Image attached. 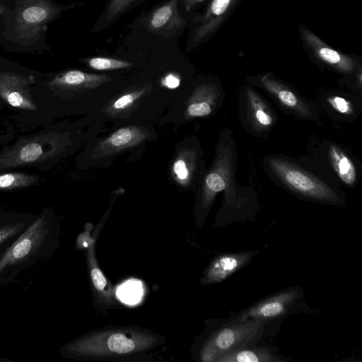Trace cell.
<instances>
[{"instance_id": "cell-1", "label": "cell", "mask_w": 362, "mask_h": 362, "mask_svg": "<svg viewBox=\"0 0 362 362\" xmlns=\"http://www.w3.org/2000/svg\"><path fill=\"white\" fill-rule=\"evenodd\" d=\"M59 226L50 210L45 209L0 255V286L51 257L59 245Z\"/></svg>"}, {"instance_id": "cell-2", "label": "cell", "mask_w": 362, "mask_h": 362, "mask_svg": "<svg viewBox=\"0 0 362 362\" xmlns=\"http://www.w3.org/2000/svg\"><path fill=\"white\" fill-rule=\"evenodd\" d=\"M162 342L161 337L144 329L122 327L95 331L76 339L59 349L64 357L112 359L135 356Z\"/></svg>"}, {"instance_id": "cell-3", "label": "cell", "mask_w": 362, "mask_h": 362, "mask_svg": "<svg viewBox=\"0 0 362 362\" xmlns=\"http://www.w3.org/2000/svg\"><path fill=\"white\" fill-rule=\"evenodd\" d=\"M100 130L91 131L98 132ZM87 134L79 129L75 132H45L18 140L0 152V170L33 164L60 156L76 141H89L88 136L76 137ZM94 138V137H93Z\"/></svg>"}, {"instance_id": "cell-4", "label": "cell", "mask_w": 362, "mask_h": 362, "mask_svg": "<svg viewBox=\"0 0 362 362\" xmlns=\"http://www.w3.org/2000/svg\"><path fill=\"white\" fill-rule=\"evenodd\" d=\"M112 76L69 70L56 75L49 83L52 91L67 99L77 100L84 113H98L105 103L124 86L111 88Z\"/></svg>"}, {"instance_id": "cell-5", "label": "cell", "mask_w": 362, "mask_h": 362, "mask_svg": "<svg viewBox=\"0 0 362 362\" xmlns=\"http://www.w3.org/2000/svg\"><path fill=\"white\" fill-rule=\"evenodd\" d=\"M156 139L153 127L144 122L128 124L112 132L93 138L87 142L82 153L83 166L104 167L109 165L118 156Z\"/></svg>"}, {"instance_id": "cell-6", "label": "cell", "mask_w": 362, "mask_h": 362, "mask_svg": "<svg viewBox=\"0 0 362 362\" xmlns=\"http://www.w3.org/2000/svg\"><path fill=\"white\" fill-rule=\"evenodd\" d=\"M157 88L150 81L124 86L119 93L105 103L98 113L105 121L110 120L118 124L142 122L139 110L142 113L146 108L145 105L157 112H162L164 101L168 103V99H170L161 97V94L171 93L158 90Z\"/></svg>"}, {"instance_id": "cell-7", "label": "cell", "mask_w": 362, "mask_h": 362, "mask_svg": "<svg viewBox=\"0 0 362 362\" xmlns=\"http://www.w3.org/2000/svg\"><path fill=\"white\" fill-rule=\"evenodd\" d=\"M267 322L247 320L223 322L204 343L199 353L203 362H215L222 354L254 346L263 335Z\"/></svg>"}, {"instance_id": "cell-8", "label": "cell", "mask_w": 362, "mask_h": 362, "mask_svg": "<svg viewBox=\"0 0 362 362\" xmlns=\"http://www.w3.org/2000/svg\"><path fill=\"white\" fill-rule=\"evenodd\" d=\"M60 11V7L48 0H24L16 11L8 36L19 44L30 45Z\"/></svg>"}, {"instance_id": "cell-9", "label": "cell", "mask_w": 362, "mask_h": 362, "mask_svg": "<svg viewBox=\"0 0 362 362\" xmlns=\"http://www.w3.org/2000/svg\"><path fill=\"white\" fill-rule=\"evenodd\" d=\"M241 0H211L204 12L189 23L186 52H190L214 36Z\"/></svg>"}, {"instance_id": "cell-10", "label": "cell", "mask_w": 362, "mask_h": 362, "mask_svg": "<svg viewBox=\"0 0 362 362\" xmlns=\"http://www.w3.org/2000/svg\"><path fill=\"white\" fill-rule=\"evenodd\" d=\"M271 168L291 189L319 201L335 203L339 197L328 185L296 165L279 158L269 160Z\"/></svg>"}, {"instance_id": "cell-11", "label": "cell", "mask_w": 362, "mask_h": 362, "mask_svg": "<svg viewBox=\"0 0 362 362\" xmlns=\"http://www.w3.org/2000/svg\"><path fill=\"white\" fill-rule=\"evenodd\" d=\"M180 0H165L140 18V24L151 34L170 38L188 25L179 11Z\"/></svg>"}, {"instance_id": "cell-12", "label": "cell", "mask_w": 362, "mask_h": 362, "mask_svg": "<svg viewBox=\"0 0 362 362\" xmlns=\"http://www.w3.org/2000/svg\"><path fill=\"white\" fill-rule=\"evenodd\" d=\"M298 287L290 288L261 300L240 313L232 316L228 322L257 320L268 322L285 315L300 296Z\"/></svg>"}, {"instance_id": "cell-13", "label": "cell", "mask_w": 362, "mask_h": 362, "mask_svg": "<svg viewBox=\"0 0 362 362\" xmlns=\"http://www.w3.org/2000/svg\"><path fill=\"white\" fill-rule=\"evenodd\" d=\"M299 34L305 52L318 62L345 74L356 69L354 58L331 47L306 26H299Z\"/></svg>"}, {"instance_id": "cell-14", "label": "cell", "mask_w": 362, "mask_h": 362, "mask_svg": "<svg viewBox=\"0 0 362 362\" xmlns=\"http://www.w3.org/2000/svg\"><path fill=\"white\" fill-rule=\"evenodd\" d=\"M31 81L24 76L0 71V97L12 107L35 110L37 107L30 91Z\"/></svg>"}, {"instance_id": "cell-15", "label": "cell", "mask_w": 362, "mask_h": 362, "mask_svg": "<svg viewBox=\"0 0 362 362\" xmlns=\"http://www.w3.org/2000/svg\"><path fill=\"white\" fill-rule=\"evenodd\" d=\"M257 252L245 251L219 255L204 271L202 283L213 284L225 280L249 263Z\"/></svg>"}, {"instance_id": "cell-16", "label": "cell", "mask_w": 362, "mask_h": 362, "mask_svg": "<svg viewBox=\"0 0 362 362\" xmlns=\"http://www.w3.org/2000/svg\"><path fill=\"white\" fill-rule=\"evenodd\" d=\"M212 89L209 84H201L196 86L189 95L182 93L184 101L177 100L173 110L177 112L178 116H181L184 121L209 115L213 110Z\"/></svg>"}, {"instance_id": "cell-17", "label": "cell", "mask_w": 362, "mask_h": 362, "mask_svg": "<svg viewBox=\"0 0 362 362\" xmlns=\"http://www.w3.org/2000/svg\"><path fill=\"white\" fill-rule=\"evenodd\" d=\"M77 247L87 248V263L90 277L96 294L105 303H114L112 291L107 280L103 274L95 255V240L88 230L81 233L77 238Z\"/></svg>"}, {"instance_id": "cell-18", "label": "cell", "mask_w": 362, "mask_h": 362, "mask_svg": "<svg viewBox=\"0 0 362 362\" xmlns=\"http://www.w3.org/2000/svg\"><path fill=\"white\" fill-rule=\"evenodd\" d=\"M196 163L195 150L187 144H180L171 165L173 180L180 186L189 187L194 180Z\"/></svg>"}, {"instance_id": "cell-19", "label": "cell", "mask_w": 362, "mask_h": 362, "mask_svg": "<svg viewBox=\"0 0 362 362\" xmlns=\"http://www.w3.org/2000/svg\"><path fill=\"white\" fill-rule=\"evenodd\" d=\"M35 216L0 212V249L8 247L30 225Z\"/></svg>"}, {"instance_id": "cell-20", "label": "cell", "mask_w": 362, "mask_h": 362, "mask_svg": "<svg viewBox=\"0 0 362 362\" xmlns=\"http://www.w3.org/2000/svg\"><path fill=\"white\" fill-rule=\"evenodd\" d=\"M145 0H107L102 13L92 28V33L101 32L112 25L125 13L139 6Z\"/></svg>"}, {"instance_id": "cell-21", "label": "cell", "mask_w": 362, "mask_h": 362, "mask_svg": "<svg viewBox=\"0 0 362 362\" xmlns=\"http://www.w3.org/2000/svg\"><path fill=\"white\" fill-rule=\"evenodd\" d=\"M284 359L276 356L267 347L247 346L220 356L215 362H282Z\"/></svg>"}, {"instance_id": "cell-22", "label": "cell", "mask_w": 362, "mask_h": 362, "mask_svg": "<svg viewBox=\"0 0 362 362\" xmlns=\"http://www.w3.org/2000/svg\"><path fill=\"white\" fill-rule=\"evenodd\" d=\"M329 155L334 169L346 185H353L356 179V170L352 160L338 147L331 146Z\"/></svg>"}, {"instance_id": "cell-23", "label": "cell", "mask_w": 362, "mask_h": 362, "mask_svg": "<svg viewBox=\"0 0 362 362\" xmlns=\"http://www.w3.org/2000/svg\"><path fill=\"white\" fill-rule=\"evenodd\" d=\"M261 83L267 90L275 95L282 104L288 107L305 112L303 104L288 88L279 83L269 75L262 77Z\"/></svg>"}, {"instance_id": "cell-24", "label": "cell", "mask_w": 362, "mask_h": 362, "mask_svg": "<svg viewBox=\"0 0 362 362\" xmlns=\"http://www.w3.org/2000/svg\"><path fill=\"white\" fill-rule=\"evenodd\" d=\"M39 180L36 175L23 173H8L0 175V189H13L35 185Z\"/></svg>"}, {"instance_id": "cell-25", "label": "cell", "mask_w": 362, "mask_h": 362, "mask_svg": "<svg viewBox=\"0 0 362 362\" xmlns=\"http://www.w3.org/2000/svg\"><path fill=\"white\" fill-rule=\"evenodd\" d=\"M83 62L91 69L97 71L119 70L133 66V64L129 61L103 57L86 58L83 59Z\"/></svg>"}, {"instance_id": "cell-26", "label": "cell", "mask_w": 362, "mask_h": 362, "mask_svg": "<svg viewBox=\"0 0 362 362\" xmlns=\"http://www.w3.org/2000/svg\"><path fill=\"white\" fill-rule=\"evenodd\" d=\"M141 286L136 280L121 285L117 291V297L126 303H135L141 296Z\"/></svg>"}, {"instance_id": "cell-27", "label": "cell", "mask_w": 362, "mask_h": 362, "mask_svg": "<svg viewBox=\"0 0 362 362\" xmlns=\"http://www.w3.org/2000/svg\"><path fill=\"white\" fill-rule=\"evenodd\" d=\"M253 117L263 127H269L273 123L271 114L262 105L254 107Z\"/></svg>"}, {"instance_id": "cell-28", "label": "cell", "mask_w": 362, "mask_h": 362, "mask_svg": "<svg viewBox=\"0 0 362 362\" xmlns=\"http://www.w3.org/2000/svg\"><path fill=\"white\" fill-rule=\"evenodd\" d=\"M329 100L334 109L338 112L343 114H348L351 112L350 104L346 99L335 96L332 97Z\"/></svg>"}, {"instance_id": "cell-29", "label": "cell", "mask_w": 362, "mask_h": 362, "mask_svg": "<svg viewBox=\"0 0 362 362\" xmlns=\"http://www.w3.org/2000/svg\"><path fill=\"white\" fill-rule=\"evenodd\" d=\"M205 0H183L182 4L187 11H190L194 7Z\"/></svg>"}, {"instance_id": "cell-30", "label": "cell", "mask_w": 362, "mask_h": 362, "mask_svg": "<svg viewBox=\"0 0 362 362\" xmlns=\"http://www.w3.org/2000/svg\"><path fill=\"white\" fill-rule=\"evenodd\" d=\"M6 248H2V249H0V255L4 252V251L6 250Z\"/></svg>"}, {"instance_id": "cell-31", "label": "cell", "mask_w": 362, "mask_h": 362, "mask_svg": "<svg viewBox=\"0 0 362 362\" xmlns=\"http://www.w3.org/2000/svg\"><path fill=\"white\" fill-rule=\"evenodd\" d=\"M2 11H3V6L0 2V13H1Z\"/></svg>"}, {"instance_id": "cell-32", "label": "cell", "mask_w": 362, "mask_h": 362, "mask_svg": "<svg viewBox=\"0 0 362 362\" xmlns=\"http://www.w3.org/2000/svg\"><path fill=\"white\" fill-rule=\"evenodd\" d=\"M9 361V360L4 359V358H2V359H1V358H0V361Z\"/></svg>"}, {"instance_id": "cell-33", "label": "cell", "mask_w": 362, "mask_h": 362, "mask_svg": "<svg viewBox=\"0 0 362 362\" xmlns=\"http://www.w3.org/2000/svg\"><path fill=\"white\" fill-rule=\"evenodd\" d=\"M0 142H1V138H0Z\"/></svg>"}]
</instances>
